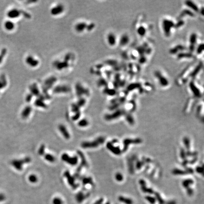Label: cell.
Here are the masks:
<instances>
[{
  "instance_id": "obj_1",
  "label": "cell",
  "mask_w": 204,
  "mask_h": 204,
  "mask_svg": "<svg viewBox=\"0 0 204 204\" xmlns=\"http://www.w3.org/2000/svg\"><path fill=\"white\" fill-rule=\"evenodd\" d=\"M105 141V138L103 137L97 138L95 140L93 141H85L82 143L81 146L84 148H96L100 145L103 144Z\"/></svg>"
},
{
  "instance_id": "obj_2",
  "label": "cell",
  "mask_w": 204,
  "mask_h": 204,
  "mask_svg": "<svg viewBox=\"0 0 204 204\" xmlns=\"http://www.w3.org/2000/svg\"><path fill=\"white\" fill-rule=\"evenodd\" d=\"M25 62L27 66L31 68L37 67L39 64L38 59L32 55H29L25 58Z\"/></svg>"
},
{
  "instance_id": "obj_3",
  "label": "cell",
  "mask_w": 204,
  "mask_h": 204,
  "mask_svg": "<svg viewBox=\"0 0 204 204\" xmlns=\"http://www.w3.org/2000/svg\"><path fill=\"white\" fill-rule=\"evenodd\" d=\"M61 157L62 161L71 165H76L78 163V157L77 156L70 157L67 153H64L62 154Z\"/></svg>"
},
{
  "instance_id": "obj_4",
  "label": "cell",
  "mask_w": 204,
  "mask_h": 204,
  "mask_svg": "<svg viewBox=\"0 0 204 204\" xmlns=\"http://www.w3.org/2000/svg\"><path fill=\"white\" fill-rule=\"evenodd\" d=\"M174 26L173 22L171 20L168 19L163 20V22L162 23V26L163 27V31L166 36H168L170 35V32H171V29Z\"/></svg>"
},
{
  "instance_id": "obj_5",
  "label": "cell",
  "mask_w": 204,
  "mask_h": 204,
  "mask_svg": "<svg viewBox=\"0 0 204 204\" xmlns=\"http://www.w3.org/2000/svg\"><path fill=\"white\" fill-rule=\"evenodd\" d=\"M64 11V7L62 4H57L52 7L50 10V13L54 16H56L62 14Z\"/></svg>"
},
{
  "instance_id": "obj_6",
  "label": "cell",
  "mask_w": 204,
  "mask_h": 204,
  "mask_svg": "<svg viewBox=\"0 0 204 204\" xmlns=\"http://www.w3.org/2000/svg\"><path fill=\"white\" fill-rule=\"evenodd\" d=\"M6 15L8 19L13 20L15 19L19 18L21 14V11L18 10V9L13 8L9 10L8 11H7Z\"/></svg>"
},
{
  "instance_id": "obj_7",
  "label": "cell",
  "mask_w": 204,
  "mask_h": 204,
  "mask_svg": "<svg viewBox=\"0 0 204 204\" xmlns=\"http://www.w3.org/2000/svg\"><path fill=\"white\" fill-rule=\"evenodd\" d=\"M64 176L66 177V179H67L69 185L73 189H76L78 187V184H76L75 183V179L73 176H72L70 174V172L66 171H65L64 173Z\"/></svg>"
},
{
  "instance_id": "obj_8",
  "label": "cell",
  "mask_w": 204,
  "mask_h": 204,
  "mask_svg": "<svg viewBox=\"0 0 204 204\" xmlns=\"http://www.w3.org/2000/svg\"><path fill=\"white\" fill-rule=\"evenodd\" d=\"M124 114V112L123 110H118L115 111V112L111 114H106L104 117V118L107 121H111L112 120L116 119L119 117Z\"/></svg>"
},
{
  "instance_id": "obj_9",
  "label": "cell",
  "mask_w": 204,
  "mask_h": 204,
  "mask_svg": "<svg viewBox=\"0 0 204 204\" xmlns=\"http://www.w3.org/2000/svg\"><path fill=\"white\" fill-rule=\"evenodd\" d=\"M141 142V140L140 139H136V140H131V139H125L123 141V152H125L130 144H139Z\"/></svg>"
},
{
  "instance_id": "obj_10",
  "label": "cell",
  "mask_w": 204,
  "mask_h": 204,
  "mask_svg": "<svg viewBox=\"0 0 204 204\" xmlns=\"http://www.w3.org/2000/svg\"><path fill=\"white\" fill-rule=\"evenodd\" d=\"M3 27L7 31L11 32L15 29L16 25L13 20L8 19L3 23Z\"/></svg>"
},
{
  "instance_id": "obj_11",
  "label": "cell",
  "mask_w": 204,
  "mask_h": 204,
  "mask_svg": "<svg viewBox=\"0 0 204 204\" xmlns=\"http://www.w3.org/2000/svg\"><path fill=\"white\" fill-rule=\"evenodd\" d=\"M106 147L107 149L109 150L111 152H112V153L115 154L116 155H119L121 154L122 153L121 150L119 148V147H117L114 146V145L112 142L107 143L106 144Z\"/></svg>"
},
{
  "instance_id": "obj_12",
  "label": "cell",
  "mask_w": 204,
  "mask_h": 204,
  "mask_svg": "<svg viewBox=\"0 0 204 204\" xmlns=\"http://www.w3.org/2000/svg\"><path fill=\"white\" fill-rule=\"evenodd\" d=\"M70 89L68 86L65 85H60L56 86L54 90V93H68L70 92Z\"/></svg>"
},
{
  "instance_id": "obj_13",
  "label": "cell",
  "mask_w": 204,
  "mask_h": 204,
  "mask_svg": "<svg viewBox=\"0 0 204 204\" xmlns=\"http://www.w3.org/2000/svg\"><path fill=\"white\" fill-rule=\"evenodd\" d=\"M88 24L85 22H78L75 26V29L76 31L78 33H82L85 30L87 29Z\"/></svg>"
},
{
  "instance_id": "obj_14",
  "label": "cell",
  "mask_w": 204,
  "mask_h": 204,
  "mask_svg": "<svg viewBox=\"0 0 204 204\" xmlns=\"http://www.w3.org/2000/svg\"><path fill=\"white\" fill-rule=\"evenodd\" d=\"M54 65L56 69H57L59 70H62L68 67L69 65L68 63L66 61L63 62H60V61H56L54 62Z\"/></svg>"
},
{
  "instance_id": "obj_15",
  "label": "cell",
  "mask_w": 204,
  "mask_h": 204,
  "mask_svg": "<svg viewBox=\"0 0 204 204\" xmlns=\"http://www.w3.org/2000/svg\"><path fill=\"white\" fill-rule=\"evenodd\" d=\"M107 42L110 46H114L117 43V39L114 34L110 33L107 37Z\"/></svg>"
},
{
  "instance_id": "obj_16",
  "label": "cell",
  "mask_w": 204,
  "mask_h": 204,
  "mask_svg": "<svg viewBox=\"0 0 204 204\" xmlns=\"http://www.w3.org/2000/svg\"><path fill=\"white\" fill-rule=\"evenodd\" d=\"M76 89H77V96L79 97H80L83 94H85L86 96L89 95V91L88 90L85 89L84 88H82L80 84L76 87Z\"/></svg>"
},
{
  "instance_id": "obj_17",
  "label": "cell",
  "mask_w": 204,
  "mask_h": 204,
  "mask_svg": "<svg viewBox=\"0 0 204 204\" xmlns=\"http://www.w3.org/2000/svg\"><path fill=\"white\" fill-rule=\"evenodd\" d=\"M59 130L60 131V133H62L65 138L67 140H68L70 138V133H68L67 130L63 125L60 124L59 125Z\"/></svg>"
},
{
  "instance_id": "obj_18",
  "label": "cell",
  "mask_w": 204,
  "mask_h": 204,
  "mask_svg": "<svg viewBox=\"0 0 204 204\" xmlns=\"http://www.w3.org/2000/svg\"><path fill=\"white\" fill-rule=\"evenodd\" d=\"M77 153L79 155L80 158H81V164L80 165H81L82 167H85L88 168V162L86 161V157L84 156L83 153L81 152V151L78 150L77 151Z\"/></svg>"
},
{
  "instance_id": "obj_19",
  "label": "cell",
  "mask_w": 204,
  "mask_h": 204,
  "mask_svg": "<svg viewBox=\"0 0 204 204\" xmlns=\"http://www.w3.org/2000/svg\"><path fill=\"white\" fill-rule=\"evenodd\" d=\"M89 193H88L86 195H85L82 192H79L76 195V199L78 203H81L84 199H86L89 196Z\"/></svg>"
},
{
  "instance_id": "obj_20",
  "label": "cell",
  "mask_w": 204,
  "mask_h": 204,
  "mask_svg": "<svg viewBox=\"0 0 204 204\" xmlns=\"http://www.w3.org/2000/svg\"><path fill=\"white\" fill-rule=\"evenodd\" d=\"M130 39L127 35L124 34L122 36L120 40L119 43L121 46H125L129 42Z\"/></svg>"
},
{
  "instance_id": "obj_21",
  "label": "cell",
  "mask_w": 204,
  "mask_h": 204,
  "mask_svg": "<svg viewBox=\"0 0 204 204\" xmlns=\"http://www.w3.org/2000/svg\"><path fill=\"white\" fill-rule=\"evenodd\" d=\"M118 199H119L120 201L122 202V203H125V204H132L133 203V201L130 199L123 197V196H120Z\"/></svg>"
},
{
  "instance_id": "obj_22",
  "label": "cell",
  "mask_w": 204,
  "mask_h": 204,
  "mask_svg": "<svg viewBox=\"0 0 204 204\" xmlns=\"http://www.w3.org/2000/svg\"><path fill=\"white\" fill-rule=\"evenodd\" d=\"M82 183L84 185L86 184H91L92 185L93 184V180L91 177H84L82 179Z\"/></svg>"
},
{
  "instance_id": "obj_23",
  "label": "cell",
  "mask_w": 204,
  "mask_h": 204,
  "mask_svg": "<svg viewBox=\"0 0 204 204\" xmlns=\"http://www.w3.org/2000/svg\"><path fill=\"white\" fill-rule=\"evenodd\" d=\"M186 4L188 6V7H191V8L192 9H193L195 11H197H197H199V8H198L197 6H196V4L192 3V1H187Z\"/></svg>"
},
{
  "instance_id": "obj_24",
  "label": "cell",
  "mask_w": 204,
  "mask_h": 204,
  "mask_svg": "<svg viewBox=\"0 0 204 204\" xmlns=\"http://www.w3.org/2000/svg\"><path fill=\"white\" fill-rule=\"evenodd\" d=\"M45 160H47V161H48V162H51V163H53L55 160L54 157L49 153H47L46 155H45Z\"/></svg>"
},
{
  "instance_id": "obj_25",
  "label": "cell",
  "mask_w": 204,
  "mask_h": 204,
  "mask_svg": "<svg viewBox=\"0 0 204 204\" xmlns=\"http://www.w3.org/2000/svg\"><path fill=\"white\" fill-rule=\"evenodd\" d=\"M137 32L140 36H144L146 33V29L144 27L140 26L138 29Z\"/></svg>"
},
{
  "instance_id": "obj_26",
  "label": "cell",
  "mask_w": 204,
  "mask_h": 204,
  "mask_svg": "<svg viewBox=\"0 0 204 204\" xmlns=\"http://www.w3.org/2000/svg\"><path fill=\"white\" fill-rule=\"evenodd\" d=\"M88 122L86 119L81 120L78 122V126L81 127H84L88 126Z\"/></svg>"
},
{
  "instance_id": "obj_27",
  "label": "cell",
  "mask_w": 204,
  "mask_h": 204,
  "mask_svg": "<svg viewBox=\"0 0 204 204\" xmlns=\"http://www.w3.org/2000/svg\"><path fill=\"white\" fill-rule=\"evenodd\" d=\"M36 106L39 107H42V108H47V106L46 104L43 102L42 100H37L36 101L35 103Z\"/></svg>"
},
{
  "instance_id": "obj_28",
  "label": "cell",
  "mask_w": 204,
  "mask_h": 204,
  "mask_svg": "<svg viewBox=\"0 0 204 204\" xmlns=\"http://www.w3.org/2000/svg\"><path fill=\"white\" fill-rule=\"evenodd\" d=\"M193 183V181H192V179H188L184 181L182 183V184H183V186L185 188H187L189 185H191V184Z\"/></svg>"
},
{
  "instance_id": "obj_29",
  "label": "cell",
  "mask_w": 204,
  "mask_h": 204,
  "mask_svg": "<svg viewBox=\"0 0 204 204\" xmlns=\"http://www.w3.org/2000/svg\"><path fill=\"white\" fill-rule=\"evenodd\" d=\"M173 174H175V175H183V174H186V173H187L186 171H183L175 169V170H173Z\"/></svg>"
},
{
  "instance_id": "obj_30",
  "label": "cell",
  "mask_w": 204,
  "mask_h": 204,
  "mask_svg": "<svg viewBox=\"0 0 204 204\" xmlns=\"http://www.w3.org/2000/svg\"><path fill=\"white\" fill-rule=\"evenodd\" d=\"M71 107H72V111L73 112L76 113V112H80V107L77 106V104H73L71 106Z\"/></svg>"
},
{
  "instance_id": "obj_31",
  "label": "cell",
  "mask_w": 204,
  "mask_h": 204,
  "mask_svg": "<svg viewBox=\"0 0 204 204\" xmlns=\"http://www.w3.org/2000/svg\"><path fill=\"white\" fill-rule=\"evenodd\" d=\"M86 103V100L85 99L81 98L80 99V100H78V103H77V106H78V107H82L83 106H84V104Z\"/></svg>"
},
{
  "instance_id": "obj_32",
  "label": "cell",
  "mask_w": 204,
  "mask_h": 204,
  "mask_svg": "<svg viewBox=\"0 0 204 204\" xmlns=\"http://www.w3.org/2000/svg\"><path fill=\"white\" fill-rule=\"evenodd\" d=\"M53 204H63V202L59 197H55L52 201Z\"/></svg>"
},
{
  "instance_id": "obj_33",
  "label": "cell",
  "mask_w": 204,
  "mask_h": 204,
  "mask_svg": "<svg viewBox=\"0 0 204 204\" xmlns=\"http://www.w3.org/2000/svg\"><path fill=\"white\" fill-rule=\"evenodd\" d=\"M115 179L118 181H122L123 180V176H122V174H121V173H117L116 175H115Z\"/></svg>"
},
{
  "instance_id": "obj_34",
  "label": "cell",
  "mask_w": 204,
  "mask_h": 204,
  "mask_svg": "<svg viewBox=\"0 0 204 204\" xmlns=\"http://www.w3.org/2000/svg\"><path fill=\"white\" fill-rule=\"evenodd\" d=\"M126 120L127 121H128V122H129V123H130V124H133L134 123V120H133V118H132V117L130 115H127L126 116Z\"/></svg>"
},
{
  "instance_id": "obj_35",
  "label": "cell",
  "mask_w": 204,
  "mask_h": 204,
  "mask_svg": "<svg viewBox=\"0 0 204 204\" xmlns=\"http://www.w3.org/2000/svg\"><path fill=\"white\" fill-rule=\"evenodd\" d=\"M29 181H30L31 182L35 183V182L37 181V177H36V176L34 175H32L30 176L29 177Z\"/></svg>"
},
{
  "instance_id": "obj_36",
  "label": "cell",
  "mask_w": 204,
  "mask_h": 204,
  "mask_svg": "<svg viewBox=\"0 0 204 204\" xmlns=\"http://www.w3.org/2000/svg\"><path fill=\"white\" fill-rule=\"evenodd\" d=\"M80 115H81V114H80V112H76L74 116H73L72 117V120L73 121L78 120L80 117Z\"/></svg>"
},
{
  "instance_id": "obj_37",
  "label": "cell",
  "mask_w": 204,
  "mask_h": 204,
  "mask_svg": "<svg viewBox=\"0 0 204 204\" xmlns=\"http://www.w3.org/2000/svg\"><path fill=\"white\" fill-rule=\"evenodd\" d=\"M128 164H129V171L130 173H133V167L132 163V160H130V159L128 160Z\"/></svg>"
},
{
  "instance_id": "obj_38",
  "label": "cell",
  "mask_w": 204,
  "mask_h": 204,
  "mask_svg": "<svg viewBox=\"0 0 204 204\" xmlns=\"http://www.w3.org/2000/svg\"><path fill=\"white\" fill-rule=\"evenodd\" d=\"M31 111V108L29 107H27L25 109L24 112V116L25 117H27L29 116V114H30Z\"/></svg>"
},
{
  "instance_id": "obj_39",
  "label": "cell",
  "mask_w": 204,
  "mask_h": 204,
  "mask_svg": "<svg viewBox=\"0 0 204 204\" xmlns=\"http://www.w3.org/2000/svg\"><path fill=\"white\" fill-rule=\"evenodd\" d=\"M45 146L44 145H42L40 147L39 150V153L41 155H44L45 153Z\"/></svg>"
},
{
  "instance_id": "obj_40",
  "label": "cell",
  "mask_w": 204,
  "mask_h": 204,
  "mask_svg": "<svg viewBox=\"0 0 204 204\" xmlns=\"http://www.w3.org/2000/svg\"><path fill=\"white\" fill-rule=\"evenodd\" d=\"M184 143L187 148H189V140L188 138H184Z\"/></svg>"
},
{
  "instance_id": "obj_41",
  "label": "cell",
  "mask_w": 204,
  "mask_h": 204,
  "mask_svg": "<svg viewBox=\"0 0 204 204\" xmlns=\"http://www.w3.org/2000/svg\"><path fill=\"white\" fill-rule=\"evenodd\" d=\"M119 106L118 104H114L113 106H111V107H110L109 109H110L111 110H114L117 107H118L119 106Z\"/></svg>"
},
{
  "instance_id": "obj_42",
  "label": "cell",
  "mask_w": 204,
  "mask_h": 204,
  "mask_svg": "<svg viewBox=\"0 0 204 204\" xmlns=\"http://www.w3.org/2000/svg\"><path fill=\"white\" fill-rule=\"evenodd\" d=\"M196 171L199 173H203V171H204V169H203L201 167H198L197 169H196Z\"/></svg>"
},
{
  "instance_id": "obj_43",
  "label": "cell",
  "mask_w": 204,
  "mask_h": 204,
  "mask_svg": "<svg viewBox=\"0 0 204 204\" xmlns=\"http://www.w3.org/2000/svg\"><path fill=\"white\" fill-rule=\"evenodd\" d=\"M103 201H104L103 199H100L97 200V201L94 204H102L103 202Z\"/></svg>"
},
{
  "instance_id": "obj_44",
  "label": "cell",
  "mask_w": 204,
  "mask_h": 204,
  "mask_svg": "<svg viewBox=\"0 0 204 204\" xmlns=\"http://www.w3.org/2000/svg\"><path fill=\"white\" fill-rule=\"evenodd\" d=\"M136 166H137V169L140 168L141 166H142V164H141V162H138L137 163V164H136Z\"/></svg>"
},
{
  "instance_id": "obj_45",
  "label": "cell",
  "mask_w": 204,
  "mask_h": 204,
  "mask_svg": "<svg viewBox=\"0 0 204 204\" xmlns=\"http://www.w3.org/2000/svg\"><path fill=\"white\" fill-rule=\"evenodd\" d=\"M5 199V196L3 194H0V202Z\"/></svg>"
},
{
  "instance_id": "obj_46",
  "label": "cell",
  "mask_w": 204,
  "mask_h": 204,
  "mask_svg": "<svg viewBox=\"0 0 204 204\" xmlns=\"http://www.w3.org/2000/svg\"><path fill=\"white\" fill-rule=\"evenodd\" d=\"M106 204H110V203H109V202H107V203H106Z\"/></svg>"
}]
</instances>
